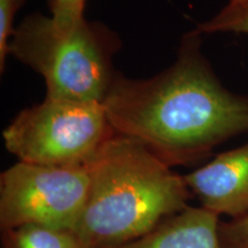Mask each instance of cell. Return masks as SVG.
I'll return each instance as SVG.
<instances>
[{
  "mask_svg": "<svg viewBox=\"0 0 248 248\" xmlns=\"http://www.w3.org/2000/svg\"><path fill=\"white\" fill-rule=\"evenodd\" d=\"M198 31L182 40L168 69L147 79L116 75L102 106L117 135L169 166L188 164L248 131V97L221 84L200 52Z\"/></svg>",
  "mask_w": 248,
  "mask_h": 248,
  "instance_id": "1",
  "label": "cell"
},
{
  "mask_svg": "<svg viewBox=\"0 0 248 248\" xmlns=\"http://www.w3.org/2000/svg\"><path fill=\"white\" fill-rule=\"evenodd\" d=\"M184 179L203 209L231 219L248 217V144L218 154Z\"/></svg>",
  "mask_w": 248,
  "mask_h": 248,
  "instance_id": "6",
  "label": "cell"
},
{
  "mask_svg": "<svg viewBox=\"0 0 248 248\" xmlns=\"http://www.w3.org/2000/svg\"><path fill=\"white\" fill-rule=\"evenodd\" d=\"M85 166L89 195L75 230L84 248H117L188 207L184 176L133 139L116 133Z\"/></svg>",
  "mask_w": 248,
  "mask_h": 248,
  "instance_id": "2",
  "label": "cell"
},
{
  "mask_svg": "<svg viewBox=\"0 0 248 248\" xmlns=\"http://www.w3.org/2000/svg\"><path fill=\"white\" fill-rule=\"evenodd\" d=\"M199 33L235 32L248 35V5H226L219 13L197 27Z\"/></svg>",
  "mask_w": 248,
  "mask_h": 248,
  "instance_id": "9",
  "label": "cell"
},
{
  "mask_svg": "<svg viewBox=\"0 0 248 248\" xmlns=\"http://www.w3.org/2000/svg\"><path fill=\"white\" fill-rule=\"evenodd\" d=\"M86 0H48L52 17L60 21H78L84 18Z\"/></svg>",
  "mask_w": 248,
  "mask_h": 248,
  "instance_id": "12",
  "label": "cell"
},
{
  "mask_svg": "<svg viewBox=\"0 0 248 248\" xmlns=\"http://www.w3.org/2000/svg\"><path fill=\"white\" fill-rule=\"evenodd\" d=\"M219 216L202 207H186L138 239L117 248H223Z\"/></svg>",
  "mask_w": 248,
  "mask_h": 248,
  "instance_id": "7",
  "label": "cell"
},
{
  "mask_svg": "<svg viewBox=\"0 0 248 248\" xmlns=\"http://www.w3.org/2000/svg\"><path fill=\"white\" fill-rule=\"evenodd\" d=\"M24 4V0H0V70L4 71L6 58L9 54V43L15 29V14Z\"/></svg>",
  "mask_w": 248,
  "mask_h": 248,
  "instance_id": "10",
  "label": "cell"
},
{
  "mask_svg": "<svg viewBox=\"0 0 248 248\" xmlns=\"http://www.w3.org/2000/svg\"><path fill=\"white\" fill-rule=\"evenodd\" d=\"M115 135L102 102L46 98L18 113L2 137L21 162L68 167L85 166Z\"/></svg>",
  "mask_w": 248,
  "mask_h": 248,
  "instance_id": "4",
  "label": "cell"
},
{
  "mask_svg": "<svg viewBox=\"0 0 248 248\" xmlns=\"http://www.w3.org/2000/svg\"><path fill=\"white\" fill-rule=\"evenodd\" d=\"M228 5H232V6H246V5H248V0H229Z\"/></svg>",
  "mask_w": 248,
  "mask_h": 248,
  "instance_id": "13",
  "label": "cell"
},
{
  "mask_svg": "<svg viewBox=\"0 0 248 248\" xmlns=\"http://www.w3.org/2000/svg\"><path fill=\"white\" fill-rule=\"evenodd\" d=\"M89 188L86 166L18 161L0 175V229L40 225L75 232Z\"/></svg>",
  "mask_w": 248,
  "mask_h": 248,
  "instance_id": "5",
  "label": "cell"
},
{
  "mask_svg": "<svg viewBox=\"0 0 248 248\" xmlns=\"http://www.w3.org/2000/svg\"><path fill=\"white\" fill-rule=\"evenodd\" d=\"M223 248H248V217L219 223Z\"/></svg>",
  "mask_w": 248,
  "mask_h": 248,
  "instance_id": "11",
  "label": "cell"
},
{
  "mask_svg": "<svg viewBox=\"0 0 248 248\" xmlns=\"http://www.w3.org/2000/svg\"><path fill=\"white\" fill-rule=\"evenodd\" d=\"M1 248H84L74 231L23 225L1 231Z\"/></svg>",
  "mask_w": 248,
  "mask_h": 248,
  "instance_id": "8",
  "label": "cell"
},
{
  "mask_svg": "<svg viewBox=\"0 0 248 248\" xmlns=\"http://www.w3.org/2000/svg\"><path fill=\"white\" fill-rule=\"evenodd\" d=\"M120 40L104 24L31 14L15 29L9 54L44 77L46 98L102 102L115 78Z\"/></svg>",
  "mask_w": 248,
  "mask_h": 248,
  "instance_id": "3",
  "label": "cell"
}]
</instances>
